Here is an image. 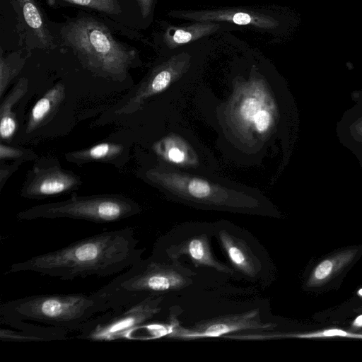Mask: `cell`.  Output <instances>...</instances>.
<instances>
[{
  "instance_id": "cell-12",
  "label": "cell",
  "mask_w": 362,
  "mask_h": 362,
  "mask_svg": "<svg viewBox=\"0 0 362 362\" xmlns=\"http://www.w3.org/2000/svg\"><path fill=\"white\" fill-rule=\"evenodd\" d=\"M165 252L170 260H178L180 257L185 255L195 267H210L223 274H234L233 269L214 257L206 234L192 237L179 244L171 245L165 249Z\"/></svg>"
},
{
  "instance_id": "cell-4",
  "label": "cell",
  "mask_w": 362,
  "mask_h": 362,
  "mask_svg": "<svg viewBox=\"0 0 362 362\" xmlns=\"http://www.w3.org/2000/svg\"><path fill=\"white\" fill-rule=\"evenodd\" d=\"M276 105L272 93L259 81L240 83L221 110L223 126L239 141L249 146L264 142L275 124Z\"/></svg>"
},
{
  "instance_id": "cell-22",
  "label": "cell",
  "mask_w": 362,
  "mask_h": 362,
  "mask_svg": "<svg viewBox=\"0 0 362 362\" xmlns=\"http://www.w3.org/2000/svg\"><path fill=\"white\" fill-rule=\"evenodd\" d=\"M37 158H38V155L30 149L14 147L4 144L3 143H1L0 144L1 161H4L5 160H13V161L17 160L23 163L25 161L33 160Z\"/></svg>"
},
{
  "instance_id": "cell-10",
  "label": "cell",
  "mask_w": 362,
  "mask_h": 362,
  "mask_svg": "<svg viewBox=\"0 0 362 362\" xmlns=\"http://www.w3.org/2000/svg\"><path fill=\"white\" fill-rule=\"evenodd\" d=\"M82 185L79 176L62 168L56 159H44L28 172L20 190L21 197L42 199L78 189Z\"/></svg>"
},
{
  "instance_id": "cell-9",
  "label": "cell",
  "mask_w": 362,
  "mask_h": 362,
  "mask_svg": "<svg viewBox=\"0 0 362 362\" xmlns=\"http://www.w3.org/2000/svg\"><path fill=\"white\" fill-rule=\"evenodd\" d=\"M276 327L275 323L261 320L259 308L203 320L190 327L182 326L173 314L168 322L164 323V337L180 340L217 338L247 330L271 331Z\"/></svg>"
},
{
  "instance_id": "cell-6",
  "label": "cell",
  "mask_w": 362,
  "mask_h": 362,
  "mask_svg": "<svg viewBox=\"0 0 362 362\" xmlns=\"http://www.w3.org/2000/svg\"><path fill=\"white\" fill-rule=\"evenodd\" d=\"M69 45L91 71L122 81L135 53L117 41L107 28L91 18H81L68 26Z\"/></svg>"
},
{
  "instance_id": "cell-14",
  "label": "cell",
  "mask_w": 362,
  "mask_h": 362,
  "mask_svg": "<svg viewBox=\"0 0 362 362\" xmlns=\"http://www.w3.org/2000/svg\"><path fill=\"white\" fill-rule=\"evenodd\" d=\"M64 156L66 160L78 165L99 162L121 167L128 160L129 149L117 143L101 142L86 148L66 153Z\"/></svg>"
},
{
  "instance_id": "cell-25",
  "label": "cell",
  "mask_w": 362,
  "mask_h": 362,
  "mask_svg": "<svg viewBox=\"0 0 362 362\" xmlns=\"http://www.w3.org/2000/svg\"><path fill=\"white\" fill-rule=\"evenodd\" d=\"M22 163L20 161H14L10 165H1L0 168V185L2 188L4 183L9 178L12 173H13L18 166Z\"/></svg>"
},
{
  "instance_id": "cell-18",
  "label": "cell",
  "mask_w": 362,
  "mask_h": 362,
  "mask_svg": "<svg viewBox=\"0 0 362 362\" xmlns=\"http://www.w3.org/2000/svg\"><path fill=\"white\" fill-rule=\"evenodd\" d=\"M28 81L21 78L11 90L1 100L0 105V136L2 141L12 139L18 127L13 107L28 92Z\"/></svg>"
},
{
  "instance_id": "cell-26",
  "label": "cell",
  "mask_w": 362,
  "mask_h": 362,
  "mask_svg": "<svg viewBox=\"0 0 362 362\" xmlns=\"http://www.w3.org/2000/svg\"><path fill=\"white\" fill-rule=\"evenodd\" d=\"M192 38V34L184 30H177L173 35V41L178 44L186 43Z\"/></svg>"
},
{
  "instance_id": "cell-7",
  "label": "cell",
  "mask_w": 362,
  "mask_h": 362,
  "mask_svg": "<svg viewBox=\"0 0 362 362\" xmlns=\"http://www.w3.org/2000/svg\"><path fill=\"white\" fill-rule=\"evenodd\" d=\"M141 206L133 199L122 194L78 196L68 199L36 205L20 211L18 221L39 218H71L95 223L119 221L139 214Z\"/></svg>"
},
{
  "instance_id": "cell-15",
  "label": "cell",
  "mask_w": 362,
  "mask_h": 362,
  "mask_svg": "<svg viewBox=\"0 0 362 362\" xmlns=\"http://www.w3.org/2000/svg\"><path fill=\"white\" fill-rule=\"evenodd\" d=\"M153 151L163 161L173 166L194 168L199 164L197 154L181 136L170 134L156 141Z\"/></svg>"
},
{
  "instance_id": "cell-5",
  "label": "cell",
  "mask_w": 362,
  "mask_h": 362,
  "mask_svg": "<svg viewBox=\"0 0 362 362\" xmlns=\"http://www.w3.org/2000/svg\"><path fill=\"white\" fill-rule=\"evenodd\" d=\"M145 177L168 194L196 204L238 211H251L260 206L259 200L250 194L175 166L156 165L146 171Z\"/></svg>"
},
{
  "instance_id": "cell-24",
  "label": "cell",
  "mask_w": 362,
  "mask_h": 362,
  "mask_svg": "<svg viewBox=\"0 0 362 362\" xmlns=\"http://www.w3.org/2000/svg\"><path fill=\"white\" fill-rule=\"evenodd\" d=\"M109 14H117L120 11L117 0H64Z\"/></svg>"
},
{
  "instance_id": "cell-2",
  "label": "cell",
  "mask_w": 362,
  "mask_h": 362,
  "mask_svg": "<svg viewBox=\"0 0 362 362\" xmlns=\"http://www.w3.org/2000/svg\"><path fill=\"white\" fill-rule=\"evenodd\" d=\"M110 310L98 291L90 294H40L11 300L0 305V319L9 327L21 322L78 332L95 316Z\"/></svg>"
},
{
  "instance_id": "cell-8",
  "label": "cell",
  "mask_w": 362,
  "mask_h": 362,
  "mask_svg": "<svg viewBox=\"0 0 362 362\" xmlns=\"http://www.w3.org/2000/svg\"><path fill=\"white\" fill-rule=\"evenodd\" d=\"M163 295H151L134 304L102 313L78 332L77 339L93 341L132 340L136 330L163 310Z\"/></svg>"
},
{
  "instance_id": "cell-16",
  "label": "cell",
  "mask_w": 362,
  "mask_h": 362,
  "mask_svg": "<svg viewBox=\"0 0 362 362\" xmlns=\"http://www.w3.org/2000/svg\"><path fill=\"white\" fill-rule=\"evenodd\" d=\"M1 328L0 339L8 342H37L65 340L69 331L57 327L42 326L33 323L21 322Z\"/></svg>"
},
{
  "instance_id": "cell-29",
  "label": "cell",
  "mask_w": 362,
  "mask_h": 362,
  "mask_svg": "<svg viewBox=\"0 0 362 362\" xmlns=\"http://www.w3.org/2000/svg\"><path fill=\"white\" fill-rule=\"evenodd\" d=\"M354 327L359 328L362 327V315L358 316L352 322Z\"/></svg>"
},
{
  "instance_id": "cell-13",
  "label": "cell",
  "mask_w": 362,
  "mask_h": 362,
  "mask_svg": "<svg viewBox=\"0 0 362 362\" xmlns=\"http://www.w3.org/2000/svg\"><path fill=\"white\" fill-rule=\"evenodd\" d=\"M218 238L229 261L236 269L249 277H255L259 273L261 262L245 240L225 229L218 232Z\"/></svg>"
},
{
  "instance_id": "cell-23",
  "label": "cell",
  "mask_w": 362,
  "mask_h": 362,
  "mask_svg": "<svg viewBox=\"0 0 362 362\" xmlns=\"http://www.w3.org/2000/svg\"><path fill=\"white\" fill-rule=\"evenodd\" d=\"M23 62L11 63L1 56L0 60V97L2 98L11 81L18 74Z\"/></svg>"
},
{
  "instance_id": "cell-20",
  "label": "cell",
  "mask_w": 362,
  "mask_h": 362,
  "mask_svg": "<svg viewBox=\"0 0 362 362\" xmlns=\"http://www.w3.org/2000/svg\"><path fill=\"white\" fill-rule=\"evenodd\" d=\"M234 337L235 339L242 340H268L283 338L320 339L332 337L362 339V333L352 332L340 328H329L303 333H272L270 332H265L263 331V333L236 334Z\"/></svg>"
},
{
  "instance_id": "cell-27",
  "label": "cell",
  "mask_w": 362,
  "mask_h": 362,
  "mask_svg": "<svg viewBox=\"0 0 362 362\" xmlns=\"http://www.w3.org/2000/svg\"><path fill=\"white\" fill-rule=\"evenodd\" d=\"M231 20L236 24L246 25L249 24L252 21L251 16L245 13H235L232 17Z\"/></svg>"
},
{
  "instance_id": "cell-21",
  "label": "cell",
  "mask_w": 362,
  "mask_h": 362,
  "mask_svg": "<svg viewBox=\"0 0 362 362\" xmlns=\"http://www.w3.org/2000/svg\"><path fill=\"white\" fill-rule=\"evenodd\" d=\"M22 8L23 18L42 44H50V37L40 10L34 0H17Z\"/></svg>"
},
{
  "instance_id": "cell-11",
  "label": "cell",
  "mask_w": 362,
  "mask_h": 362,
  "mask_svg": "<svg viewBox=\"0 0 362 362\" xmlns=\"http://www.w3.org/2000/svg\"><path fill=\"white\" fill-rule=\"evenodd\" d=\"M182 68L170 62L153 70L115 114L130 115L141 109L148 99L161 93L175 82L181 76Z\"/></svg>"
},
{
  "instance_id": "cell-1",
  "label": "cell",
  "mask_w": 362,
  "mask_h": 362,
  "mask_svg": "<svg viewBox=\"0 0 362 362\" xmlns=\"http://www.w3.org/2000/svg\"><path fill=\"white\" fill-rule=\"evenodd\" d=\"M132 228L105 231L12 264L8 272H33L62 280L120 273L141 259Z\"/></svg>"
},
{
  "instance_id": "cell-17",
  "label": "cell",
  "mask_w": 362,
  "mask_h": 362,
  "mask_svg": "<svg viewBox=\"0 0 362 362\" xmlns=\"http://www.w3.org/2000/svg\"><path fill=\"white\" fill-rule=\"evenodd\" d=\"M65 94V86L62 82L49 89L32 107L25 133H32L49 122L64 101Z\"/></svg>"
},
{
  "instance_id": "cell-19",
  "label": "cell",
  "mask_w": 362,
  "mask_h": 362,
  "mask_svg": "<svg viewBox=\"0 0 362 362\" xmlns=\"http://www.w3.org/2000/svg\"><path fill=\"white\" fill-rule=\"evenodd\" d=\"M357 252L356 249L343 250L321 261L311 272L306 284L307 286L317 287L325 284L350 264Z\"/></svg>"
},
{
  "instance_id": "cell-28",
  "label": "cell",
  "mask_w": 362,
  "mask_h": 362,
  "mask_svg": "<svg viewBox=\"0 0 362 362\" xmlns=\"http://www.w3.org/2000/svg\"><path fill=\"white\" fill-rule=\"evenodd\" d=\"M136 1L141 8L143 15L146 16V14H148L150 7H151V0H136Z\"/></svg>"
},
{
  "instance_id": "cell-3",
  "label": "cell",
  "mask_w": 362,
  "mask_h": 362,
  "mask_svg": "<svg viewBox=\"0 0 362 362\" xmlns=\"http://www.w3.org/2000/svg\"><path fill=\"white\" fill-rule=\"evenodd\" d=\"M195 273L178 260H139L98 290L110 310L138 303L151 295L179 291L193 283Z\"/></svg>"
}]
</instances>
